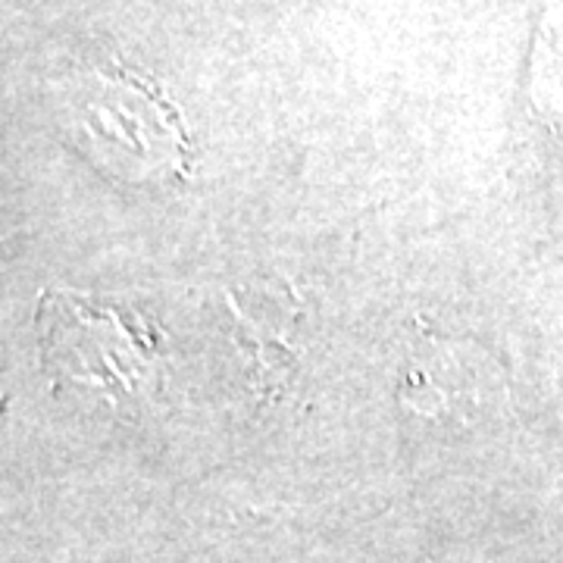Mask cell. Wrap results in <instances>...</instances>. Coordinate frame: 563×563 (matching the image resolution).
<instances>
[{
  "label": "cell",
  "instance_id": "cell-1",
  "mask_svg": "<svg viewBox=\"0 0 563 563\" xmlns=\"http://www.w3.org/2000/svg\"><path fill=\"white\" fill-rule=\"evenodd\" d=\"M38 322L44 366L63 383L91 385L120 398L141 391L161 363V329L139 310L60 291L41 301Z\"/></svg>",
  "mask_w": 563,
  "mask_h": 563
}]
</instances>
